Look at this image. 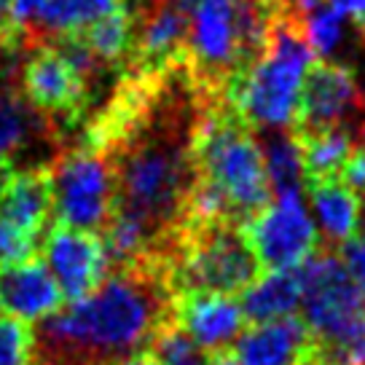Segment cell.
Wrapping results in <instances>:
<instances>
[{
    "mask_svg": "<svg viewBox=\"0 0 365 365\" xmlns=\"http://www.w3.org/2000/svg\"><path fill=\"white\" fill-rule=\"evenodd\" d=\"M38 137L54 145L46 121L24 100L22 91L11 83H0V161L16 167V156Z\"/></svg>",
    "mask_w": 365,
    "mask_h": 365,
    "instance_id": "cell-17",
    "label": "cell"
},
{
    "mask_svg": "<svg viewBox=\"0 0 365 365\" xmlns=\"http://www.w3.org/2000/svg\"><path fill=\"white\" fill-rule=\"evenodd\" d=\"M242 228L263 272H293L322 247L301 196H277Z\"/></svg>",
    "mask_w": 365,
    "mask_h": 365,
    "instance_id": "cell-8",
    "label": "cell"
},
{
    "mask_svg": "<svg viewBox=\"0 0 365 365\" xmlns=\"http://www.w3.org/2000/svg\"><path fill=\"white\" fill-rule=\"evenodd\" d=\"M76 41L86 46L91 54L100 59V65L105 70L113 68L121 73L132 57V43H135V9H132V3L124 0L115 11L105 14L103 19H97L91 27L76 35Z\"/></svg>",
    "mask_w": 365,
    "mask_h": 365,
    "instance_id": "cell-19",
    "label": "cell"
},
{
    "mask_svg": "<svg viewBox=\"0 0 365 365\" xmlns=\"http://www.w3.org/2000/svg\"><path fill=\"white\" fill-rule=\"evenodd\" d=\"M113 365H161V360L150 352V349H145V352H137V354H132V357L118 360V363H113Z\"/></svg>",
    "mask_w": 365,
    "mask_h": 365,
    "instance_id": "cell-26",
    "label": "cell"
},
{
    "mask_svg": "<svg viewBox=\"0 0 365 365\" xmlns=\"http://www.w3.org/2000/svg\"><path fill=\"white\" fill-rule=\"evenodd\" d=\"M336 252H339L341 263L346 266L349 277L354 279V285L365 293V234L363 231H357L352 240L344 242Z\"/></svg>",
    "mask_w": 365,
    "mask_h": 365,
    "instance_id": "cell-23",
    "label": "cell"
},
{
    "mask_svg": "<svg viewBox=\"0 0 365 365\" xmlns=\"http://www.w3.org/2000/svg\"><path fill=\"white\" fill-rule=\"evenodd\" d=\"M156 263L113 266L100 290L33 325V365H113L150 349L172 319Z\"/></svg>",
    "mask_w": 365,
    "mask_h": 365,
    "instance_id": "cell-1",
    "label": "cell"
},
{
    "mask_svg": "<svg viewBox=\"0 0 365 365\" xmlns=\"http://www.w3.org/2000/svg\"><path fill=\"white\" fill-rule=\"evenodd\" d=\"M38 250H41V240L27 237L24 231L0 220V266L3 263L27 261V258L38 255Z\"/></svg>",
    "mask_w": 365,
    "mask_h": 365,
    "instance_id": "cell-22",
    "label": "cell"
},
{
    "mask_svg": "<svg viewBox=\"0 0 365 365\" xmlns=\"http://www.w3.org/2000/svg\"><path fill=\"white\" fill-rule=\"evenodd\" d=\"M290 135L301 153L304 182H317L341 178L354 148L363 143V126H333L319 132H290Z\"/></svg>",
    "mask_w": 365,
    "mask_h": 365,
    "instance_id": "cell-14",
    "label": "cell"
},
{
    "mask_svg": "<svg viewBox=\"0 0 365 365\" xmlns=\"http://www.w3.org/2000/svg\"><path fill=\"white\" fill-rule=\"evenodd\" d=\"M62 307L65 296L41 258L0 266V309L9 317L35 325Z\"/></svg>",
    "mask_w": 365,
    "mask_h": 365,
    "instance_id": "cell-12",
    "label": "cell"
},
{
    "mask_svg": "<svg viewBox=\"0 0 365 365\" xmlns=\"http://www.w3.org/2000/svg\"><path fill=\"white\" fill-rule=\"evenodd\" d=\"M314 51L307 41L301 14L282 0L272 27L269 48L247 73L226 86V103L252 132L287 129L296 113L298 91Z\"/></svg>",
    "mask_w": 365,
    "mask_h": 365,
    "instance_id": "cell-3",
    "label": "cell"
},
{
    "mask_svg": "<svg viewBox=\"0 0 365 365\" xmlns=\"http://www.w3.org/2000/svg\"><path fill=\"white\" fill-rule=\"evenodd\" d=\"M360 231L365 234V194H363V215H360Z\"/></svg>",
    "mask_w": 365,
    "mask_h": 365,
    "instance_id": "cell-28",
    "label": "cell"
},
{
    "mask_svg": "<svg viewBox=\"0 0 365 365\" xmlns=\"http://www.w3.org/2000/svg\"><path fill=\"white\" fill-rule=\"evenodd\" d=\"M38 252L57 279L65 304L91 296L110 274V258L103 237L65 223H54L46 231Z\"/></svg>",
    "mask_w": 365,
    "mask_h": 365,
    "instance_id": "cell-9",
    "label": "cell"
},
{
    "mask_svg": "<svg viewBox=\"0 0 365 365\" xmlns=\"http://www.w3.org/2000/svg\"><path fill=\"white\" fill-rule=\"evenodd\" d=\"M185 70L207 100H226V86L240 76V0H196Z\"/></svg>",
    "mask_w": 365,
    "mask_h": 365,
    "instance_id": "cell-6",
    "label": "cell"
},
{
    "mask_svg": "<svg viewBox=\"0 0 365 365\" xmlns=\"http://www.w3.org/2000/svg\"><path fill=\"white\" fill-rule=\"evenodd\" d=\"M194 178L226 202L231 217L245 226L272 202V182L258 137L226 100H202L191 126Z\"/></svg>",
    "mask_w": 365,
    "mask_h": 365,
    "instance_id": "cell-2",
    "label": "cell"
},
{
    "mask_svg": "<svg viewBox=\"0 0 365 365\" xmlns=\"http://www.w3.org/2000/svg\"><path fill=\"white\" fill-rule=\"evenodd\" d=\"M309 199L314 207V215L322 228V245L339 250L344 242H349L360 231L363 215V196L346 185L341 178L307 182Z\"/></svg>",
    "mask_w": 365,
    "mask_h": 365,
    "instance_id": "cell-15",
    "label": "cell"
},
{
    "mask_svg": "<svg viewBox=\"0 0 365 365\" xmlns=\"http://www.w3.org/2000/svg\"><path fill=\"white\" fill-rule=\"evenodd\" d=\"M48 170L54 182L57 223L103 237L118 205L115 175L105 150L76 137L54 153Z\"/></svg>",
    "mask_w": 365,
    "mask_h": 365,
    "instance_id": "cell-4",
    "label": "cell"
},
{
    "mask_svg": "<svg viewBox=\"0 0 365 365\" xmlns=\"http://www.w3.org/2000/svg\"><path fill=\"white\" fill-rule=\"evenodd\" d=\"M0 365H33V325L0 317Z\"/></svg>",
    "mask_w": 365,
    "mask_h": 365,
    "instance_id": "cell-21",
    "label": "cell"
},
{
    "mask_svg": "<svg viewBox=\"0 0 365 365\" xmlns=\"http://www.w3.org/2000/svg\"><path fill=\"white\" fill-rule=\"evenodd\" d=\"M266 172L272 182V194L277 196H301V182H304V167H301V153L290 132L269 129V135L261 143Z\"/></svg>",
    "mask_w": 365,
    "mask_h": 365,
    "instance_id": "cell-20",
    "label": "cell"
},
{
    "mask_svg": "<svg viewBox=\"0 0 365 365\" xmlns=\"http://www.w3.org/2000/svg\"><path fill=\"white\" fill-rule=\"evenodd\" d=\"M240 307L245 312L247 325L298 314V307H301V277H298V269H293V272H263L242 293Z\"/></svg>",
    "mask_w": 365,
    "mask_h": 365,
    "instance_id": "cell-18",
    "label": "cell"
},
{
    "mask_svg": "<svg viewBox=\"0 0 365 365\" xmlns=\"http://www.w3.org/2000/svg\"><path fill=\"white\" fill-rule=\"evenodd\" d=\"M9 170H11V164H3V161H0V188H3V182H6Z\"/></svg>",
    "mask_w": 365,
    "mask_h": 365,
    "instance_id": "cell-27",
    "label": "cell"
},
{
    "mask_svg": "<svg viewBox=\"0 0 365 365\" xmlns=\"http://www.w3.org/2000/svg\"><path fill=\"white\" fill-rule=\"evenodd\" d=\"M94 86L97 78L76 68L54 43L30 48L19 76V91L46 121L57 150L86 126Z\"/></svg>",
    "mask_w": 365,
    "mask_h": 365,
    "instance_id": "cell-5",
    "label": "cell"
},
{
    "mask_svg": "<svg viewBox=\"0 0 365 365\" xmlns=\"http://www.w3.org/2000/svg\"><path fill=\"white\" fill-rule=\"evenodd\" d=\"M205 365H240V363H237V357H234V352H231V346H228V349L207 352Z\"/></svg>",
    "mask_w": 365,
    "mask_h": 365,
    "instance_id": "cell-25",
    "label": "cell"
},
{
    "mask_svg": "<svg viewBox=\"0 0 365 365\" xmlns=\"http://www.w3.org/2000/svg\"><path fill=\"white\" fill-rule=\"evenodd\" d=\"M124 0H38L35 11V46L57 38H76L86 27L115 11Z\"/></svg>",
    "mask_w": 365,
    "mask_h": 365,
    "instance_id": "cell-16",
    "label": "cell"
},
{
    "mask_svg": "<svg viewBox=\"0 0 365 365\" xmlns=\"http://www.w3.org/2000/svg\"><path fill=\"white\" fill-rule=\"evenodd\" d=\"M54 212V182L48 164L11 167L0 188V220L43 240V228Z\"/></svg>",
    "mask_w": 365,
    "mask_h": 365,
    "instance_id": "cell-13",
    "label": "cell"
},
{
    "mask_svg": "<svg viewBox=\"0 0 365 365\" xmlns=\"http://www.w3.org/2000/svg\"><path fill=\"white\" fill-rule=\"evenodd\" d=\"M172 322L202 352L228 349L247 328L240 301L220 293H180L172 298Z\"/></svg>",
    "mask_w": 365,
    "mask_h": 365,
    "instance_id": "cell-10",
    "label": "cell"
},
{
    "mask_svg": "<svg viewBox=\"0 0 365 365\" xmlns=\"http://www.w3.org/2000/svg\"><path fill=\"white\" fill-rule=\"evenodd\" d=\"M231 352L240 365H312L314 339L307 319L287 314L247 325L234 339Z\"/></svg>",
    "mask_w": 365,
    "mask_h": 365,
    "instance_id": "cell-11",
    "label": "cell"
},
{
    "mask_svg": "<svg viewBox=\"0 0 365 365\" xmlns=\"http://www.w3.org/2000/svg\"><path fill=\"white\" fill-rule=\"evenodd\" d=\"M339 16L352 19L357 33L365 38V0H325Z\"/></svg>",
    "mask_w": 365,
    "mask_h": 365,
    "instance_id": "cell-24",
    "label": "cell"
},
{
    "mask_svg": "<svg viewBox=\"0 0 365 365\" xmlns=\"http://www.w3.org/2000/svg\"><path fill=\"white\" fill-rule=\"evenodd\" d=\"M365 124V91L349 65L317 59L312 62L298 91L290 132H319L333 126Z\"/></svg>",
    "mask_w": 365,
    "mask_h": 365,
    "instance_id": "cell-7",
    "label": "cell"
}]
</instances>
